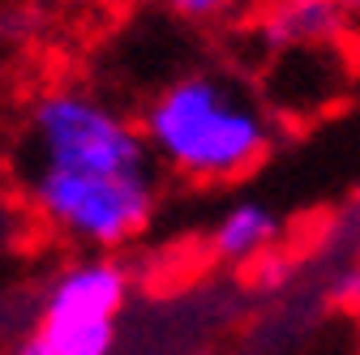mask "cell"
I'll return each instance as SVG.
<instances>
[{"label": "cell", "instance_id": "cell-1", "mask_svg": "<svg viewBox=\"0 0 360 355\" xmlns=\"http://www.w3.org/2000/svg\"><path fill=\"white\" fill-rule=\"evenodd\" d=\"M150 154L193 185L240 180L270 154V120L262 107L214 73L167 81L142 112Z\"/></svg>", "mask_w": 360, "mask_h": 355}, {"label": "cell", "instance_id": "cell-2", "mask_svg": "<svg viewBox=\"0 0 360 355\" xmlns=\"http://www.w3.org/2000/svg\"><path fill=\"white\" fill-rule=\"evenodd\" d=\"M26 197L52 232L95 253H112L138 240L159 206L150 171L99 175V171H65L43 163H34L30 171Z\"/></svg>", "mask_w": 360, "mask_h": 355}, {"label": "cell", "instance_id": "cell-3", "mask_svg": "<svg viewBox=\"0 0 360 355\" xmlns=\"http://www.w3.org/2000/svg\"><path fill=\"white\" fill-rule=\"evenodd\" d=\"M26 133L34 146V163L65 171H99V175H133L150 171V146L142 124H129L112 103L77 86H52L30 99Z\"/></svg>", "mask_w": 360, "mask_h": 355}, {"label": "cell", "instance_id": "cell-4", "mask_svg": "<svg viewBox=\"0 0 360 355\" xmlns=\"http://www.w3.org/2000/svg\"><path fill=\"white\" fill-rule=\"evenodd\" d=\"M129 304V270L112 257H82L52 274L39 295L43 330H116Z\"/></svg>", "mask_w": 360, "mask_h": 355}, {"label": "cell", "instance_id": "cell-5", "mask_svg": "<svg viewBox=\"0 0 360 355\" xmlns=\"http://www.w3.org/2000/svg\"><path fill=\"white\" fill-rule=\"evenodd\" d=\"M352 34L335 0H266L257 39L270 52H335Z\"/></svg>", "mask_w": 360, "mask_h": 355}, {"label": "cell", "instance_id": "cell-6", "mask_svg": "<svg viewBox=\"0 0 360 355\" xmlns=\"http://www.w3.org/2000/svg\"><path fill=\"white\" fill-rule=\"evenodd\" d=\"M283 236V218L270 210L266 201H236L223 210V218L210 232V253L228 265H245L257 257H270Z\"/></svg>", "mask_w": 360, "mask_h": 355}, {"label": "cell", "instance_id": "cell-7", "mask_svg": "<svg viewBox=\"0 0 360 355\" xmlns=\"http://www.w3.org/2000/svg\"><path fill=\"white\" fill-rule=\"evenodd\" d=\"M163 5L176 13V18H185V22H223V18H232L236 9H245V0H163Z\"/></svg>", "mask_w": 360, "mask_h": 355}, {"label": "cell", "instance_id": "cell-8", "mask_svg": "<svg viewBox=\"0 0 360 355\" xmlns=\"http://www.w3.org/2000/svg\"><path fill=\"white\" fill-rule=\"evenodd\" d=\"M330 291H335V300H339V304L360 308V261H356V265H347V270L335 279V287H330Z\"/></svg>", "mask_w": 360, "mask_h": 355}, {"label": "cell", "instance_id": "cell-9", "mask_svg": "<svg viewBox=\"0 0 360 355\" xmlns=\"http://www.w3.org/2000/svg\"><path fill=\"white\" fill-rule=\"evenodd\" d=\"M288 274H292V265H288V261H275V253H270L266 265H262V283H266V287H279Z\"/></svg>", "mask_w": 360, "mask_h": 355}, {"label": "cell", "instance_id": "cell-10", "mask_svg": "<svg viewBox=\"0 0 360 355\" xmlns=\"http://www.w3.org/2000/svg\"><path fill=\"white\" fill-rule=\"evenodd\" d=\"M9 355H52V351H48V342H43V338L30 330V334H26V338H22L13 351H9Z\"/></svg>", "mask_w": 360, "mask_h": 355}, {"label": "cell", "instance_id": "cell-11", "mask_svg": "<svg viewBox=\"0 0 360 355\" xmlns=\"http://www.w3.org/2000/svg\"><path fill=\"white\" fill-rule=\"evenodd\" d=\"M335 5L343 9V18H347V26H352V30H360V0H335Z\"/></svg>", "mask_w": 360, "mask_h": 355}, {"label": "cell", "instance_id": "cell-12", "mask_svg": "<svg viewBox=\"0 0 360 355\" xmlns=\"http://www.w3.org/2000/svg\"><path fill=\"white\" fill-rule=\"evenodd\" d=\"M30 5H34V9H52V5H56V0H30Z\"/></svg>", "mask_w": 360, "mask_h": 355}]
</instances>
